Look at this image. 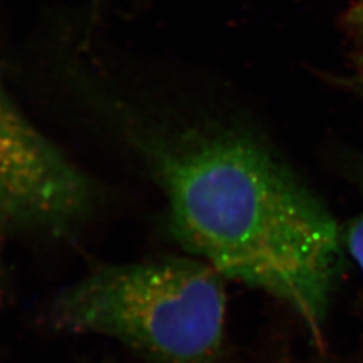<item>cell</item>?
I'll list each match as a JSON object with an SVG mask.
<instances>
[{
  "label": "cell",
  "mask_w": 363,
  "mask_h": 363,
  "mask_svg": "<svg viewBox=\"0 0 363 363\" xmlns=\"http://www.w3.org/2000/svg\"><path fill=\"white\" fill-rule=\"evenodd\" d=\"M96 183L13 101L0 74V237H60L91 220Z\"/></svg>",
  "instance_id": "3"
},
{
  "label": "cell",
  "mask_w": 363,
  "mask_h": 363,
  "mask_svg": "<svg viewBox=\"0 0 363 363\" xmlns=\"http://www.w3.org/2000/svg\"><path fill=\"white\" fill-rule=\"evenodd\" d=\"M347 25L363 28V0H358L347 13Z\"/></svg>",
  "instance_id": "5"
},
{
  "label": "cell",
  "mask_w": 363,
  "mask_h": 363,
  "mask_svg": "<svg viewBox=\"0 0 363 363\" xmlns=\"http://www.w3.org/2000/svg\"><path fill=\"white\" fill-rule=\"evenodd\" d=\"M345 247L363 276V206L343 235Z\"/></svg>",
  "instance_id": "4"
},
{
  "label": "cell",
  "mask_w": 363,
  "mask_h": 363,
  "mask_svg": "<svg viewBox=\"0 0 363 363\" xmlns=\"http://www.w3.org/2000/svg\"><path fill=\"white\" fill-rule=\"evenodd\" d=\"M3 296H4V280H3V274L0 271V306H1V301H3Z\"/></svg>",
  "instance_id": "6"
},
{
  "label": "cell",
  "mask_w": 363,
  "mask_h": 363,
  "mask_svg": "<svg viewBox=\"0 0 363 363\" xmlns=\"http://www.w3.org/2000/svg\"><path fill=\"white\" fill-rule=\"evenodd\" d=\"M223 280L194 256L103 264L55 295L49 322L111 337L154 363H211L225 337Z\"/></svg>",
  "instance_id": "2"
},
{
  "label": "cell",
  "mask_w": 363,
  "mask_h": 363,
  "mask_svg": "<svg viewBox=\"0 0 363 363\" xmlns=\"http://www.w3.org/2000/svg\"><path fill=\"white\" fill-rule=\"evenodd\" d=\"M164 195L171 232L226 280L286 304L318 333L343 262V237L318 195L259 140L145 123L108 103Z\"/></svg>",
  "instance_id": "1"
},
{
  "label": "cell",
  "mask_w": 363,
  "mask_h": 363,
  "mask_svg": "<svg viewBox=\"0 0 363 363\" xmlns=\"http://www.w3.org/2000/svg\"><path fill=\"white\" fill-rule=\"evenodd\" d=\"M361 74H362V78H363V57H362V61H361Z\"/></svg>",
  "instance_id": "7"
}]
</instances>
